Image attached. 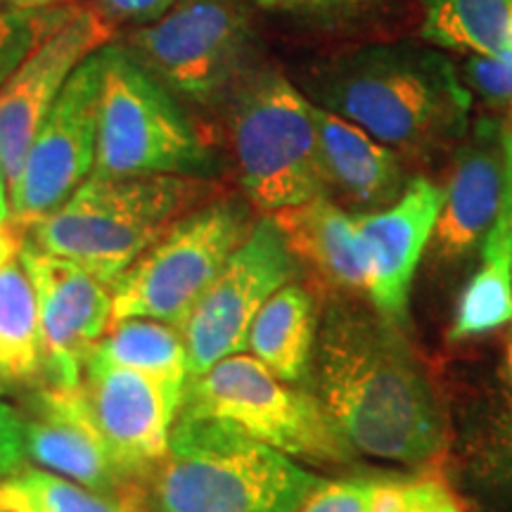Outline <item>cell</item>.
<instances>
[{"mask_svg":"<svg viewBox=\"0 0 512 512\" xmlns=\"http://www.w3.org/2000/svg\"><path fill=\"white\" fill-rule=\"evenodd\" d=\"M337 297L316 339L318 399L351 448L396 465H425L444 451L437 392L401 328Z\"/></svg>","mask_w":512,"mask_h":512,"instance_id":"1","label":"cell"},{"mask_svg":"<svg viewBox=\"0 0 512 512\" xmlns=\"http://www.w3.org/2000/svg\"><path fill=\"white\" fill-rule=\"evenodd\" d=\"M304 91L313 105L351 121L403 159L460 145L472 93L456 64L413 43L366 46L311 64Z\"/></svg>","mask_w":512,"mask_h":512,"instance_id":"2","label":"cell"},{"mask_svg":"<svg viewBox=\"0 0 512 512\" xmlns=\"http://www.w3.org/2000/svg\"><path fill=\"white\" fill-rule=\"evenodd\" d=\"M147 479L152 512H299L325 484L230 422L183 413Z\"/></svg>","mask_w":512,"mask_h":512,"instance_id":"3","label":"cell"},{"mask_svg":"<svg viewBox=\"0 0 512 512\" xmlns=\"http://www.w3.org/2000/svg\"><path fill=\"white\" fill-rule=\"evenodd\" d=\"M207 195V178L91 174L60 209L29 226L27 242L112 287Z\"/></svg>","mask_w":512,"mask_h":512,"instance_id":"4","label":"cell"},{"mask_svg":"<svg viewBox=\"0 0 512 512\" xmlns=\"http://www.w3.org/2000/svg\"><path fill=\"white\" fill-rule=\"evenodd\" d=\"M230 143L254 207L275 214L330 195L316 107L278 69H249L230 91Z\"/></svg>","mask_w":512,"mask_h":512,"instance_id":"5","label":"cell"},{"mask_svg":"<svg viewBox=\"0 0 512 512\" xmlns=\"http://www.w3.org/2000/svg\"><path fill=\"white\" fill-rule=\"evenodd\" d=\"M216 171V155L155 76L124 46L102 48L95 176H190Z\"/></svg>","mask_w":512,"mask_h":512,"instance_id":"6","label":"cell"},{"mask_svg":"<svg viewBox=\"0 0 512 512\" xmlns=\"http://www.w3.org/2000/svg\"><path fill=\"white\" fill-rule=\"evenodd\" d=\"M181 413L230 422L313 465H349L356 456L316 394L280 380L254 356H228L185 382Z\"/></svg>","mask_w":512,"mask_h":512,"instance_id":"7","label":"cell"},{"mask_svg":"<svg viewBox=\"0 0 512 512\" xmlns=\"http://www.w3.org/2000/svg\"><path fill=\"white\" fill-rule=\"evenodd\" d=\"M252 226V211L238 197L190 211L119 275L112 285V320L150 318L183 330Z\"/></svg>","mask_w":512,"mask_h":512,"instance_id":"8","label":"cell"},{"mask_svg":"<svg viewBox=\"0 0 512 512\" xmlns=\"http://www.w3.org/2000/svg\"><path fill=\"white\" fill-rule=\"evenodd\" d=\"M128 53L169 93L209 105L233 91L254 53L245 0H174L131 36Z\"/></svg>","mask_w":512,"mask_h":512,"instance_id":"9","label":"cell"},{"mask_svg":"<svg viewBox=\"0 0 512 512\" xmlns=\"http://www.w3.org/2000/svg\"><path fill=\"white\" fill-rule=\"evenodd\" d=\"M297 266L273 216L254 221L247 240L185 320L181 332L188 349V380L247 349L256 313L280 287L297 278Z\"/></svg>","mask_w":512,"mask_h":512,"instance_id":"10","label":"cell"},{"mask_svg":"<svg viewBox=\"0 0 512 512\" xmlns=\"http://www.w3.org/2000/svg\"><path fill=\"white\" fill-rule=\"evenodd\" d=\"M102 48L69 76L60 98L31 140L10 185V221L29 228L60 209L93 174L98 155Z\"/></svg>","mask_w":512,"mask_h":512,"instance_id":"11","label":"cell"},{"mask_svg":"<svg viewBox=\"0 0 512 512\" xmlns=\"http://www.w3.org/2000/svg\"><path fill=\"white\" fill-rule=\"evenodd\" d=\"M110 41L112 24L93 5H57L36 46L0 86V162L8 185L17 181L31 140L69 76Z\"/></svg>","mask_w":512,"mask_h":512,"instance_id":"12","label":"cell"},{"mask_svg":"<svg viewBox=\"0 0 512 512\" xmlns=\"http://www.w3.org/2000/svg\"><path fill=\"white\" fill-rule=\"evenodd\" d=\"M19 259L36 290L43 377L50 387H79L95 347L112 323V292L74 261L24 242Z\"/></svg>","mask_w":512,"mask_h":512,"instance_id":"13","label":"cell"},{"mask_svg":"<svg viewBox=\"0 0 512 512\" xmlns=\"http://www.w3.org/2000/svg\"><path fill=\"white\" fill-rule=\"evenodd\" d=\"M185 384L91 358L81 394L114 460L133 479H147L166 456Z\"/></svg>","mask_w":512,"mask_h":512,"instance_id":"14","label":"cell"},{"mask_svg":"<svg viewBox=\"0 0 512 512\" xmlns=\"http://www.w3.org/2000/svg\"><path fill=\"white\" fill-rule=\"evenodd\" d=\"M444 188L411 178L403 195L380 211H356L354 223L368 268V297L396 328L408 320V294L422 254L437 226Z\"/></svg>","mask_w":512,"mask_h":512,"instance_id":"15","label":"cell"},{"mask_svg":"<svg viewBox=\"0 0 512 512\" xmlns=\"http://www.w3.org/2000/svg\"><path fill=\"white\" fill-rule=\"evenodd\" d=\"M505 183V119L482 117L460 140L430 240L432 261L453 266L479 252L494 226Z\"/></svg>","mask_w":512,"mask_h":512,"instance_id":"16","label":"cell"},{"mask_svg":"<svg viewBox=\"0 0 512 512\" xmlns=\"http://www.w3.org/2000/svg\"><path fill=\"white\" fill-rule=\"evenodd\" d=\"M24 420V451L50 472L98 494L136 503L138 484L102 441L83 401L81 384L72 389L48 387L31 401Z\"/></svg>","mask_w":512,"mask_h":512,"instance_id":"17","label":"cell"},{"mask_svg":"<svg viewBox=\"0 0 512 512\" xmlns=\"http://www.w3.org/2000/svg\"><path fill=\"white\" fill-rule=\"evenodd\" d=\"M297 259L320 285L337 297L368 294V268L354 214L339 209L330 195L271 214Z\"/></svg>","mask_w":512,"mask_h":512,"instance_id":"18","label":"cell"},{"mask_svg":"<svg viewBox=\"0 0 512 512\" xmlns=\"http://www.w3.org/2000/svg\"><path fill=\"white\" fill-rule=\"evenodd\" d=\"M316 126L330 190L342 192L344 200L366 211H380L399 200L411 183L401 155L320 107Z\"/></svg>","mask_w":512,"mask_h":512,"instance_id":"19","label":"cell"},{"mask_svg":"<svg viewBox=\"0 0 512 512\" xmlns=\"http://www.w3.org/2000/svg\"><path fill=\"white\" fill-rule=\"evenodd\" d=\"M482 264L460 292L448 337L463 342L501 330L512 320V121L505 119V183L494 226L486 233Z\"/></svg>","mask_w":512,"mask_h":512,"instance_id":"20","label":"cell"},{"mask_svg":"<svg viewBox=\"0 0 512 512\" xmlns=\"http://www.w3.org/2000/svg\"><path fill=\"white\" fill-rule=\"evenodd\" d=\"M316 302L302 285H285L256 313L247 347L264 366L290 384L311 377L316 356Z\"/></svg>","mask_w":512,"mask_h":512,"instance_id":"21","label":"cell"},{"mask_svg":"<svg viewBox=\"0 0 512 512\" xmlns=\"http://www.w3.org/2000/svg\"><path fill=\"white\" fill-rule=\"evenodd\" d=\"M422 38L470 55H512V0H425Z\"/></svg>","mask_w":512,"mask_h":512,"instance_id":"22","label":"cell"},{"mask_svg":"<svg viewBox=\"0 0 512 512\" xmlns=\"http://www.w3.org/2000/svg\"><path fill=\"white\" fill-rule=\"evenodd\" d=\"M0 375L8 384L43 377L36 290L19 252L0 266Z\"/></svg>","mask_w":512,"mask_h":512,"instance_id":"23","label":"cell"},{"mask_svg":"<svg viewBox=\"0 0 512 512\" xmlns=\"http://www.w3.org/2000/svg\"><path fill=\"white\" fill-rule=\"evenodd\" d=\"M91 358L107 366L140 370L178 384L188 382V349L183 332L159 320H112Z\"/></svg>","mask_w":512,"mask_h":512,"instance_id":"24","label":"cell"},{"mask_svg":"<svg viewBox=\"0 0 512 512\" xmlns=\"http://www.w3.org/2000/svg\"><path fill=\"white\" fill-rule=\"evenodd\" d=\"M53 12V8L27 10L10 0H0V86L31 53L38 36L53 19Z\"/></svg>","mask_w":512,"mask_h":512,"instance_id":"25","label":"cell"},{"mask_svg":"<svg viewBox=\"0 0 512 512\" xmlns=\"http://www.w3.org/2000/svg\"><path fill=\"white\" fill-rule=\"evenodd\" d=\"M370 512H463L451 491L437 479L375 482Z\"/></svg>","mask_w":512,"mask_h":512,"instance_id":"26","label":"cell"},{"mask_svg":"<svg viewBox=\"0 0 512 512\" xmlns=\"http://www.w3.org/2000/svg\"><path fill=\"white\" fill-rule=\"evenodd\" d=\"M460 79L465 81L470 93H477L491 107L510 112L508 121H512V55H472L465 62Z\"/></svg>","mask_w":512,"mask_h":512,"instance_id":"27","label":"cell"},{"mask_svg":"<svg viewBox=\"0 0 512 512\" xmlns=\"http://www.w3.org/2000/svg\"><path fill=\"white\" fill-rule=\"evenodd\" d=\"M245 3L268 12H278V15L332 24L366 15L382 0H245Z\"/></svg>","mask_w":512,"mask_h":512,"instance_id":"28","label":"cell"},{"mask_svg":"<svg viewBox=\"0 0 512 512\" xmlns=\"http://www.w3.org/2000/svg\"><path fill=\"white\" fill-rule=\"evenodd\" d=\"M373 489V479L325 482L299 512H370Z\"/></svg>","mask_w":512,"mask_h":512,"instance_id":"29","label":"cell"},{"mask_svg":"<svg viewBox=\"0 0 512 512\" xmlns=\"http://www.w3.org/2000/svg\"><path fill=\"white\" fill-rule=\"evenodd\" d=\"M24 420L15 408L0 401V477H12L24 467Z\"/></svg>","mask_w":512,"mask_h":512,"instance_id":"30","label":"cell"},{"mask_svg":"<svg viewBox=\"0 0 512 512\" xmlns=\"http://www.w3.org/2000/svg\"><path fill=\"white\" fill-rule=\"evenodd\" d=\"M174 0H93V8L100 12L107 22H126V24H145L155 22L171 8Z\"/></svg>","mask_w":512,"mask_h":512,"instance_id":"31","label":"cell"},{"mask_svg":"<svg viewBox=\"0 0 512 512\" xmlns=\"http://www.w3.org/2000/svg\"><path fill=\"white\" fill-rule=\"evenodd\" d=\"M17 252H19V245H17L15 230L10 226H3L0 228V266H3L8 259H12Z\"/></svg>","mask_w":512,"mask_h":512,"instance_id":"32","label":"cell"},{"mask_svg":"<svg viewBox=\"0 0 512 512\" xmlns=\"http://www.w3.org/2000/svg\"><path fill=\"white\" fill-rule=\"evenodd\" d=\"M10 221V185L8 176H5L3 162H0V228L8 226Z\"/></svg>","mask_w":512,"mask_h":512,"instance_id":"33","label":"cell"},{"mask_svg":"<svg viewBox=\"0 0 512 512\" xmlns=\"http://www.w3.org/2000/svg\"><path fill=\"white\" fill-rule=\"evenodd\" d=\"M0 501L8 505L12 512H36L27 501H24V498H19L15 491L8 489L3 482H0Z\"/></svg>","mask_w":512,"mask_h":512,"instance_id":"34","label":"cell"},{"mask_svg":"<svg viewBox=\"0 0 512 512\" xmlns=\"http://www.w3.org/2000/svg\"><path fill=\"white\" fill-rule=\"evenodd\" d=\"M10 3H15L19 8H27V10H46V8H55V5L67 3V0H10Z\"/></svg>","mask_w":512,"mask_h":512,"instance_id":"35","label":"cell"},{"mask_svg":"<svg viewBox=\"0 0 512 512\" xmlns=\"http://www.w3.org/2000/svg\"><path fill=\"white\" fill-rule=\"evenodd\" d=\"M508 373H510V380H512V344L508 349Z\"/></svg>","mask_w":512,"mask_h":512,"instance_id":"36","label":"cell"},{"mask_svg":"<svg viewBox=\"0 0 512 512\" xmlns=\"http://www.w3.org/2000/svg\"><path fill=\"white\" fill-rule=\"evenodd\" d=\"M8 387H10V384L5 382V377H3V375H0V392H8Z\"/></svg>","mask_w":512,"mask_h":512,"instance_id":"37","label":"cell"},{"mask_svg":"<svg viewBox=\"0 0 512 512\" xmlns=\"http://www.w3.org/2000/svg\"><path fill=\"white\" fill-rule=\"evenodd\" d=\"M0 512H12L10 508H8V505H5L3 501H0Z\"/></svg>","mask_w":512,"mask_h":512,"instance_id":"38","label":"cell"}]
</instances>
